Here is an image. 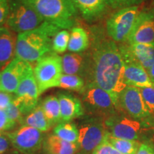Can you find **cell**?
I'll return each mask as SVG.
<instances>
[{
	"label": "cell",
	"mask_w": 154,
	"mask_h": 154,
	"mask_svg": "<svg viewBox=\"0 0 154 154\" xmlns=\"http://www.w3.org/2000/svg\"><path fill=\"white\" fill-rule=\"evenodd\" d=\"M60 30L54 25L44 22L34 29L18 34L16 57L31 63L54 52V37Z\"/></svg>",
	"instance_id": "7a4b0ae2"
},
{
	"label": "cell",
	"mask_w": 154,
	"mask_h": 154,
	"mask_svg": "<svg viewBox=\"0 0 154 154\" xmlns=\"http://www.w3.org/2000/svg\"><path fill=\"white\" fill-rule=\"evenodd\" d=\"M152 5H153V10H154V0H153V2H152Z\"/></svg>",
	"instance_id": "f35d334b"
},
{
	"label": "cell",
	"mask_w": 154,
	"mask_h": 154,
	"mask_svg": "<svg viewBox=\"0 0 154 154\" xmlns=\"http://www.w3.org/2000/svg\"><path fill=\"white\" fill-rule=\"evenodd\" d=\"M147 72L151 80L154 83V63L151 66V68L148 69Z\"/></svg>",
	"instance_id": "74e56055"
},
{
	"label": "cell",
	"mask_w": 154,
	"mask_h": 154,
	"mask_svg": "<svg viewBox=\"0 0 154 154\" xmlns=\"http://www.w3.org/2000/svg\"><path fill=\"white\" fill-rule=\"evenodd\" d=\"M124 63H136L146 71L154 63V43L123 44L119 47Z\"/></svg>",
	"instance_id": "5bb4252c"
},
{
	"label": "cell",
	"mask_w": 154,
	"mask_h": 154,
	"mask_svg": "<svg viewBox=\"0 0 154 154\" xmlns=\"http://www.w3.org/2000/svg\"><path fill=\"white\" fill-rule=\"evenodd\" d=\"M17 125L8 118L5 110L0 109V132L10 131L14 128Z\"/></svg>",
	"instance_id": "d6a6232c"
},
{
	"label": "cell",
	"mask_w": 154,
	"mask_h": 154,
	"mask_svg": "<svg viewBox=\"0 0 154 154\" xmlns=\"http://www.w3.org/2000/svg\"><path fill=\"white\" fill-rule=\"evenodd\" d=\"M77 154H83V153H77Z\"/></svg>",
	"instance_id": "b9f144b4"
},
{
	"label": "cell",
	"mask_w": 154,
	"mask_h": 154,
	"mask_svg": "<svg viewBox=\"0 0 154 154\" xmlns=\"http://www.w3.org/2000/svg\"><path fill=\"white\" fill-rule=\"evenodd\" d=\"M144 103L151 114H154V86L139 88Z\"/></svg>",
	"instance_id": "f1b7e54d"
},
{
	"label": "cell",
	"mask_w": 154,
	"mask_h": 154,
	"mask_svg": "<svg viewBox=\"0 0 154 154\" xmlns=\"http://www.w3.org/2000/svg\"><path fill=\"white\" fill-rule=\"evenodd\" d=\"M57 97L60 105L61 122H69L84 115L82 100L76 96L68 92H59Z\"/></svg>",
	"instance_id": "e0dca14e"
},
{
	"label": "cell",
	"mask_w": 154,
	"mask_h": 154,
	"mask_svg": "<svg viewBox=\"0 0 154 154\" xmlns=\"http://www.w3.org/2000/svg\"><path fill=\"white\" fill-rule=\"evenodd\" d=\"M124 80L127 86L137 88L153 87L154 83L143 66L136 63H125Z\"/></svg>",
	"instance_id": "ffe728a7"
},
{
	"label": "cell",
	"mask_w": 154,
	"mask_h": 154,
	"mask_svg": "<svg viewBox=\"0 0 154 154\" xmlns=\"http://www.w3.org/2000/svg\"><path fill=\"white\" fill-rule=\"evenodd\" d=\"M5 111L6 113H7L8 118L10 119L12 122L15 123L16 124L22 125L24 116L22 115V113H21L18 106L15 104L14 101L11 102L9 106L7 107Z\"/></svg>",
	"instance_id": "f546056e"
},
{
	"label": "cell",
	"mask_w": 154,
	"mask_h": 154,
	"mask_svg": "<svg viewBox=\"0 0 154 154\" xmlns=\"http://www.w3.org/2000/svg\"><path fill=\"white\" fill-rule=\"evenodd\" d=\"M9 154H18L17 153V152H14V153H9Z\"/></svg>",
	"instance_id": "ab89813d"
},
{
	"label": "cell",
	"mask_w": 154,
	"mask_h": 154,
	"mask_svg": "<svg viewBox=\"0 0 154 154\" xmlns=\"http://www.w3.org/2000/svg\"><path fill=\"white\" fill-rule=\"evenodd\" d=\"M146 0H108L109 8L123 9L133 6H138Z\"/></svg>",
	"instance_id": "4dcf8cb0"
},
{
	"label": "cell",
	"mask_w": 154,
	"mask_h": 154,
	"mask_svg": "<svg viewBox=\"0 0 154 154\" xmlns=\"http://www.w3.org/2000/svg\"><path fill=\"white\" fill-rule=\"evenodd\" d=\"M63 73L65 74L76 75L86 79V83L91 79V52L67 53L61 57Z\"/></svg>",
	"instance_id": "9a60e30c"
},
{
	"label": "cell",
	"mask_w": 154,
	"mask_h": 154,
	"mask_svg": "<svg viewBox=\"0 0 154 154\" xmlns=\"http://www.w3.org/2000/svg\"><path fill=\"white\" fill-rule=\"evenodd\" d=\"M14 96L7 92L0 91V109L5 110L14 100Z\"/></svg>",
	"instance_id": "e575fe53"
},
{
	"label": "cell",
	"mask_w": 154,
	"mask_h": 154,
	"mask_svg": "<svg viewBox=\"0 0 154 154\" xmlns=\"http://www.w3.org/2000/svg\"><path fill=\"white\" fill-rule=\"evenodd\" d=\"M17 36L7 26L0 28V72L16 57Z\"/></svg>",
	"instance_id": "ac0fdd59"
},
{
	"label": "cell",
	"mask_w": 154,
	"mask_h": 154,
	"mask_svg": "<svg viewBox=\"0 0 154 154\" xmlns=\"http://www.w3.org/2000/svg\"><path fill=\"white\" fill-rule=\"evenodd\" d=\"M42 154H76L79 144L69 143L54 134L45 136L42 144Z\"/></svg>",
	"instance_id": "44dd1931"
},
{
	"label": "cell",
	"mask_w": 154,
	"mask_h": 154,
	"mask_svg": "<svg viewBox=\"0 0 154 154\" xmlns=\"http://www.w3.org/2000/svg\"><path fill=\"white\" fill-rule=\"evenodd\" d=\"M79 93L84 111L88 114L106 119L118 113L119 109L111 96L94 82L86 83L85 86Z\"/></svg>",
	"instance_id": "277c9868"
},
{
	"label": "cell",
	"mask_w": 154,
	"mask_h": 154,
	"mask_svg": "<svg viewBox=\"0 0 154 154\" xmlns=\"http://www.w3.org/2000/svg\"><path fill=\"white\" fill-rule=\"evenodd\" d=\"M1 72H0V76H1Z\"/></svg>",
	"instance_id": "60d3db41"
},
{
	"label": "cell",
	"mask_w": 154,
	"mask_h": 154,
	"mask_svg": "<svg viewBox=\"0 0 154 154\" xmlns=\"http://www.w3.org/2000/svg\"><path fill=\"white\" fill-rule=\"evenodd\" d=\"M62 74L61 57L58 54H49L36 61L34 75L40 95L49 88L57 87Z\"/></svg>",
	"instance_id": "8992f818"
},
{
	"label": "cell",
	"mask_w": 154,
	"mask_h": 154,
	"mask_svg": "<svg viewBox=\"0 0 154 154\" xmlns=\"http://www.w3.org/2000/svg\"><path fill=\"white\" fill-rule=\"evenodd\" d=\"M7 136L13 147L23 154H34L40 151L45 138L41 131L25 125L7 133Z\"/></svg>",
	"instance_id": "9c48e42d"
},
{
	"label": "cell",
	"mask_w": 154,
	"mask_h": 154,
	"mask_svg": "<svg viewBox=\"0 0 154 154\" xmlns=\"http://www.w3.org/2000/svg\"><path fill=\"white\" fill-rule=\"evenodd\" d=\"M104 124L108 132L113 137L132 140L139 138L140 124L134 119L116 113L106 119Z\"/></svg>",
	"instance_id": "7c38bea8"
},
{
	"label": "cell",
	"mask_w": 154,
	"mask_h": 154,
	"mask_svg": "<svg viewBox=\"0 0 154 154\" xmlns=\"http://www.w3.org/2000/svg\"><path fill=\"white\" fill-rule=\"evenodd\" d=\"M91 154H122L104 139L102 143L92 151Z\"/></svg>",
	"instance_id": "1f68e13d"
},
{
	"label": "cell",
	"mask_w": 154,
	"mask_h": 154,
	"mask_svg": "<svg viewBox=\"0 0 154 154\" xmlns=\"http://www.w3.org/2000/svg\"><path fill=\"white\" fill-rule=\"evenodd\" d=\"M44 22L42 17L23 0H10L6 26L15 33L34 29Z\"/></svg>",
	"instance_id": "5b68a950"
},
{
	"label": "cell",
	"mask_w": 154,
	"mask_h": 154,
	"mask_svg": "<svg viewBox=\"0 0 154 154\" xmlns=\"http://www.w3.org/2000/svg\"><path fill=\"white\" fill-rule=\"evenodd\" d=\"M90 52L91 82L110 94L119 109V96L127 85L124 80L125 63L119 47L112 39L94 35Z\"/></svg>",
	"instance_id": "6da1fadb"
},
{
	"label": "cell",
	"mask_w": 154,
	"mask_h": 154,
	"mask_svg": "<svg viewBox=\"0 0 154 154\" xmlns=\"http://www.w3.org/2000/svg\"><path fill=\"white\" fill-rule=\"evenodd\" d=\"M44 114L50 124L54 126L61 122L60 105L58 97L56 96H47L43 101L40 102Z\"/></svg>",
	"instance_id": "cb8c5ba5"
},
{
	"label": "cell",
	"mask_w": 154,
	"mask_h": 154,
	"mask_svg": "<svg viewBox=\"0 0 154 154\" xmlns=\"http://www.w3.org/2000/svg\"><path fill=\"white\" fill-rule=\"evenodd\" d=\"M14 94L13 101L23 116L29 114L37 106L40 94L34 75V69L24 76Z\"/></svg>",
	"instance_id": "30bf717a"
},
{
	"label": "cell",
	"mask_w": 154,
	"mask_h": 154,
	"mask_svg": "<svg viewBox=\"0 0 154 154\" xmlns=\"http://www.w3.org/2000/svg\"><path fill=\"white\" fill-rule=\"evenodd\" d=\"M82 18L94 22L101 18L109 8L108 0H73Z\"/></svg>",
	"instance_id": "d6986e66"
},
{
	"label": "cell",
	"mask_w": 154,
	"mask_h": 154,
	"mask_svg": "<svg viewBox=\"0 0 154 154\" xmlns=\"http://www.w3.org/2000/svg\"><path fill=\"white\" fill-rule=\"evenodd\" d=\"M106 140L122 154H136L140 145L137 140L115 138L108 133Z\"/></svg>",
	"instance_id": "484cf974"
},
{
	"label": "cell",
	"mask_w": 154,
	"mask_h": 154,
	"mask_svg": "<svg viewBox=\"0 0 154 154\" xmlns=\"http://www.w3.org/2000/svg\"><path fill=\"white\" fill-rule=\"evenodd\" d=\"M9 142L8 137L0 134V154L5 153L9 149Z\"/></svg>",
	"instance_id": "8d00e7d4"
},
{
	"label": "cell",
	"mask_w": 154,
	"mask_h": 154,
	"mask_svg": "<svg viewBox=\"0 0 154 154\" xmlns=\"http://www.w3.org/2000/svg\"><path fill=\"white\" fill-rule=\"evenodd\" d=\"M38 13L44 22L60 29L76 26L79 13L73 0H23Z\"/></svg>",
	"instance_id": "3957f363"
},
{
	"label": "cell",
	"mask_w": 154,
	"mask_h": 154,
	"mask_svg": "<svg viewBox=\"0 0 154 154\" xmlns=\"http://www.w3.org/2000/svg\"><path fill=\"white\" fill-rule=\"evenodd\" d=\"M128 44L154 43V10L140 11L131 33Z\"/></svg>",
	"instance_id": "2e32d148"
},
{
	"label": "cell",
	"mask_w": 154,
	"mask_h": 154,
	"mask_svg": "<svg viewBox=\"0 0 154 154\" xmlns=\"http://www.w3.org/2000/svg\"><path fill=\"white\" fill-rule=\"evenodd\" d=\"M53 134L59 138L69 142V143H79V134L78 127L74 123L71 122H61L54 127Z\"/></svg>",
	"instance_id": "d4e9b609"
},
{
	"label": "cell",
	"mask_w": 154,
	"mask_h": 154,
	"mask_svg": "<svg viewBox=\"0 0 154 154\" xmlns=\"http://www.w3.org/2000/svg\"><path fill=\"white\" fill-rule=\"evenodd\" d=\"M70 33L66 29H61L56 34L53 39L52 49L56 54H61L68 49Z\"/></svg>",
	"instance_id": "83f0119b"
},
{
	"label": "cell",
	"mask_w": 154,
	"mask_h": 154,
	"mask_svg": "<svg viewBox=\"0 0 154 154\" xmlns=\"http://www.w3.org/2000/svg\"><path fill=\"white\" fill-rule=\"evenodd\" d=\"M140 11L138 6H133L119 9L111 14L106 24L108 36L113 42L126 43Z\"/></svg>",
	"instance_id": "52a82bcc"
},
{
	"label": "cell",
	"mask_w": 154,
	"mask_h": 154,
	"mask_svg": "<svg viewBox=\"0 0 154 154\" xmlns=\"http://www.w3.org/2000/svg\"><path fill=\"white\" fill-rule=\"evenodd\" d=\"M89 45V36L84 28L76 26L71 29L68 45V50L70 52H84L88 49Z\"/></svg>",
	"instance_id": "7402d4cb"
},
{
	"label": "cell",
	"mask_w": 154,
	"mask_h": 154,
	"mask_svg": "<svg viewBox=\"0 0 154 154\" xmlns=\"http://www.w3.org/2000/svg\"><path fill=\"white\" fill-rule=\"evenodd\" d=\"M33 70L32 64L16 57L2 71L0 76V91L12 94L17 88L24 76Z\"/></svg>",
	"instance_id": "8fae6325"
},
{
	"label": "cell",
	"mask_w": 154,
	"mask_h": 154,
	"mask_svg": "<svg viewBox=\"0 0 154 154\" xmlns=\"http://www.w3.org/2000/svg\"><path fill=\"white\" fill-rule=\"evenodd\" d=\"M85 81L82 77L76 75L63 74L59 80L57 87L80 92L85 86Z\"/></svg>",
	"instance_id": "4316f807"
},
{
	"label": "cell",
	"mask_w": 154,
	"mask_h": 154,
	"mask_svg": "<svg viewBox=\"0 0 154 154\" xmlns=\"http://www.w3.org/2000/svg\"><path fill=\"white\" fill-rule=\"evenodd\" d=\"M22 125L33 127L42 132L47 131L52 126L44 114L40 103L32 112L25 116Z\"/></svg>",
	"instance_id": "603a6c76"
},
{
	"label": "cell",
	"mask_w": 154,
	"mask_h": 154,
	"mask_svg": "<svg viewBox=\"0 0 154 154\" xmlns=\"http://www.w3.org/2000/svg\"><path fill=\"white\" fill-rule=\"evenodd\" d=\"M10 0H0V28L6 24L9 12Z\"/></svg>",
	"instance_id": "836d02e7"
},
{
	"label": "cell",
	"mask_w": 154,
	"mask_h": 154,
	"mask_svg": "<svg viewBox=\"0 0 154 154\" xmlns=\"http://www.w3.org/2000/svg\"><path fill=\"white\" fill-rule=\"evenodd\" d=\"M80 153L91 154L104 140L108 134L101 117H84L78 123Z\"/></svg>",
	"instance_id": "ba28073f"
},
{
	"label": "cell",
	"mask_w": 154,
	"mask_h": 154,
	"mask_svg": "<svg viewBox=\"0 0 154 154\" xmlns=\"http://www.w3.org/2000/svg\"><path fill=\"white\" fill-rule=\"evenodd\" d=\"M136 154H154V146L147 143H140Z\"/></svg>",
	"instance_id": "d590c367"
},
{
	"label": "cell",
	"mask_w": 154,
	"mask_h": 154,
	"mask_svg": "<svg viewBox=\"0 0 154 154\" xmlns=\"http://www.w3.org/2000/svg\"><path fill=\"white\" fill-rule=\"evenodd\" d=\"M119 106L120 110L124 111L135 120L146 118L151 115L144 103L140 88L135 86H127L121 92Z\"/></svg>",
	"instance_id": "4fadbf2b"
}]
</instances>
